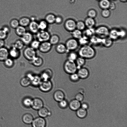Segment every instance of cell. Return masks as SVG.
<instances>
[{
  "mask_svg": "<svg viewBox=\"0 0 127 127\" xmlns=\"http://www.w3.org/2000/svg\"><path fill=\"white\" fill-rule=\"evenodd\" d=\"M44 103L40 98L35 97L32 99V101L31 107L34 110L38 111L43 107Z\"/></svg>",
  "mask_w": 127,
  "mask_h": 127,
  "instance_id": "cell-13",
  "label": "cell"
},
{
  "mask_svg": "<svg viewBox=\"0 0 127 127\" xmlns=\"http://www.w3.org/2000/svg\"><path fill=\"white\" fill-rule=\"evenodd\" d=\"M8 35L2 29H0V39L5 40L7 38Z\"/></svg>",
  "mask_w": 127,
  "mask_h": 127,
  "instance_id": "cell-53",
  "label": "cell"
},
{
  "mask_svg": "<svg viewBox=\"0 0 127 127\" xmlns=\"http://www.w3.org/2000/svg\"><path fill=\"white\" fill-rule=\"evenodd\" d=\"M110 2L109 0H101L99 1L98 5L102 10L109 9Z\"/></svg>",
  "mask_w": 127,
  "mask_h": 127,
  "instance_id": "cell-32",
  "label": "cell"
},
{
  "mask_svg": "<svg viewBox=\"0 0 127 127\" xmlns=\"http://www.w3.org/2000/svg\"><path fill=\"white\" fill-rule=\"evenodd\" d=\"M113 40L108 36L102 38L101 44L104 47L108 48L113 44Z\"/></svg>",
  "mask_w": 127,
  "mask_h": 127,
  "instance_id": "cell-28",
  "label": "cell"
},
{
  "mask_svg": "<svg viewBox=\"0 0 127 127\" xmlns=\"http://www.w3.org/2000/svg\"><path fill=\"white\" fill-rule=\"evenodd\" d=\"M38 87L41 91L47 92L52 90L53 84L50 80H42Z\"/></svg>",
  "mask_w": 127,
  "mask_h": 127,
  "instance_id": "cell-7",
  "label": "cell"
},
{
  "mask_svg": "<svg viewBox=\"0 0 127 127\" xmlns=\"http://www.w3.org/2000/svg\"><path fill=\"white\" fill-rule=\"evenodd\" d=\"M84 22L87 28H93L95 25L96 21L94 18L88 17Z\"/></svg>",
  "mask_w": 127,
  "mask_h": 127,
  "instance_id": "cell-23",
  "label": "cell"
},
{
  "mask_svg": "<svg viewBox=\"0 0 127 127\" xmlns=\"http://www.w3.org/2000/svg\"><path fill=\"white\" fill-rule=\"evenodd\" d=\"M78 40L79 45L82 46L88 45L90 42V38L84 35Z\"/></svg>",
  "mask_w": 127,
  "mask_h": 127,
  "instance_id": "cell-35",
  "label": "cell"
},
{
  "mask_svg": "<svg viewBox=\"0 0 127 127\" xmlns=\"http://www.w3.org/2000/svg\"><path fill=\"white\" fill-rule=\"evenodd\" d=\"M19 25L26 27L28 26L31 20L29 18L23 17L21 18L19 20Z\"/></svg>",
  "mask_w": 127,
  "mask_h": 127,
  "instance_id": "cell-27",
  "label": "cell"
},
{
  "mask_svg": "<svg viewBox=\"0 0 127 127\" xmlns=\"http://www.w3.org/2000/svg\"><path fill=\"white\" fill-rule=\"evenodd\" d=\"M121 1L123 2H126L127 1V0H120Z\"/></svg>",
  "mask_w": 127,
  "mask_h": 127,
  "instance_id": "cell-60",
  "label": "cell"
},
{
  "mask_svg": "<svg viewBox=\"0 0 127 127\" xmlns=\"http://www.w3.org/2000/svg\"><path fill=\"white\" fill-rule=\"evenodd\" d=\"M116 8L115 4L113 2H110L109 9L111 10H114Z\"/></svg>",
  "mask_w": 127,
  "mask_h": 127,
  "instance_id": "cell-57",
  "label": "cell"
},
{
  "mask_svg": "<svg viewBox=\"0 0 127 127\" xmlns=\"http://www.w3.org/2000/svg\"><path fill=\"white\" fill-rule=\"evenodd\" d=\"M56 16L53 14L49 13L46 16L45 20L48 24H53L55 23Z\"/></svg>",
  "mask_w": 127,
  "mask_h": 127,
  "instance_id": "cell-33",
  "label": "cell"
},
{
  "mask_svg": "<svg viewBox=\"0 0 127 127\" xmlns=\"http://www.w3.org/2000/svg\"><path fill=\"white\" fill-rule=\"evenodd\" d=\"M102 38L94 35L90 38V42L95 45L101 44Z\"/></svg>",
  "mask_w": 127,
  "mask_h": 127,
  "instance_id": "cell-30",
  "label": "cell"
},
{
  "mask_svg": "<svg viewBox=\"0 0 127 127\" xmlns=\"http://www.w3.org/2000/svg\"><path fill=\"white\" fill-rule=\"evenodd\" d=\"M13 45L15 48L20 50L22 49L25 45L20 39L16 40Z\"/></svg>",
  "mask_w": 127,
  "mask_h": 127,
  "instance_id": "cell-43",
  "label": "cell"
},
{
  "mask_svg": "<svg viewBox=\"0 0 127 127\" xmlns=\"http://www.w3.org/2000/svg\"><path fill=\"white\" fill-rule=\"evenodd\" d=\"M72 38L78 40L83 35L82 31L76 29L71 32Z\"/></svg>",
  "mask_w": 127,
  "mask_h": 127,
  "instance_id": "cell-34",
  "label": "cell"
},
{
  "mask_svg": "<svg viewBox=\"0 0 127 127\" xmlns=\"http://www.w3.org/2000/svg\"><path fill=\"white\" fill-rule=\"evenodd\" d=\"M4 64L7 67L10 68L12 67L14 65V62L13 59L8 57L4 61Z\"/></svg>",
  "mask_w": 127,
  "mask_h": 127,
  "instance_id": "cell-44",
  "label": "cell"
},
{
  "mask_svg": "<svg viewBox=\"0 0 127 127\" xmlns=\"http://www.w3.org/2000/svg\"><path fill=\"white\" fill-rule=\"evenodd\" d=\"M65 95L64 92L60 90L56 91L53 94L54 99L58 102L65 99Z\"/></svg>",
  "mask_w": 127,
  "mask_h": 127,
  "instance_id": "cell-19",
  "label": "cell"
},
{
  "mask_svg": "<svg viewBox=\"0 0 127 127\" xmlns=\"http://www.w3.org/2000/svg\"><path fill=\"white\" fill-rule=\"evenodd\" d=\"M84 30V35L90 38L95 34V29L94 28H87Z\"/></svg>",
  "mask_w": 127,
  "mask_h": 127,
  "instance_id": "cell-41",
  "label": "cell"
},
{
  "mask_svg": "<svg viewBox=\"0 0 127 127\" xmlns=\"http://www.w3.org/2000/svg\"><path fill=\"white\" fill-rule=\"evenodd\" d=\"M9 24L11 27L14 29L20 25L19 20L15 18L13 19L10 20Z\"/></svg>",
  "mask_w": 127,
  "mask_h": 127,
  "instance_id": "cell-47",
  "label": "cell"
},
{
  "mask_svg": "<svg viewBox=\"0 0 127 127\" xmlns=\"http://www.w3.org/2000/svg\"><path fill=\"white\" fill-rule=\"evenodd\" d=\"M76 111L77 115L80 118H84L87 115V112L86 110L81 108H80Z\"/></svg>",
  "mask_w": 127,
  "mask_h": 127,
  "instance_id": "cell-37",
  "label": "cell"
},
{
  "mask_svg": "<svg viewBox=\"0 0 127 127\" xmlns=\"http://www.w3.org/2000/svg\"><path fill=\"white\" fill-rule=\"evenodd\" d=\"M60 41L59 37L57 35L54 34L51 35L49 42L53 45H56L59 43Z\"/></svg>",
  "mask_w": 127,
  "mask_h": 127,
  "instance_id": "cell-29",
  "label": "cell"
},
{
  "mask_svg": "<svg viewBox=\"0 0 127 127\" xmlns=\"http://www.w3.org/2000/svg\"><path fill=\"white\" fill-rule=\"evenodd\" d=\"M30 32L32 34H36L40 30L38 23L36 21H32L28 26Z\"/></svg>",
  "mask_w": 127,
  "mask_h": 127,
  "instance_id": "cell-15",
  "label": "cell"
},
{
  "mask_svg": "<svg viewBox=\"0 0 127 127\" xmlns=\"http://www.w3.org/2000/svg\"><path fill=\"white\" fill-rule=\"evenodd\" d=\"M33 34L30 32H26L20 37V39L23 42L25 45H30L33 40Z\"/></svg>",
  "mask_w": 127,
  "mask_h": 127,
  "instance_id": "cell-11",
  "label": "cell"
},
{
  "mask_svg": "<svg viewBox=\"0 0 127 127\" xmlns=\"http://www.w3.org/2000/svg\"><path fill=\"white\" fill-rule=\"evenodd\" d=\"M32 101V99L30 97H27L23 99V103L24 105L26 107L30 108L31 107Z\"/></svg>",
  "mask_w": 127,
  "mask_h": 127,
  "instance_id": "cell-39",
  "label": "cell"
},
{
  "mask_svg": "<svg viewBox=\"0 0 127 127\" xmlns=\"http://www.w3.org/2000/svg\"><path fill=\"white\" fill-rule=\"evenodd\" d=\"M55 50L58 53L60 54H64L67 52L65 44L62 43H59L56 45Z\"/></svg>",
  "mask_w": 127,
  "mask_h": 127,
  "instance_id": "cell-25",
  "label": "cell"
},
{
  "mask_svg": "<svg viewBox=\"0 0 127 127\" xmlns=\"http://www.w3.org/2000/svg\"><path fill=\"white\" fill-rule=\"evenodd\" d=\"M78 55L74 51H69L67 56V60L75 61L78 57Z\"/></svg>",
  "mask_w": 127,
  "mask_h": 127,
  "instance_id": "cell-42",
  "label": "cell"
},
{
  "mask_svg": "<svg viewBox=\"0 0 127 127\" xmlns=\"http://www.w3.org/2000/svg\"><path fill=\"white\" fill-rule=\"evenodd\" d=\"M23 122L26 124H31L34 118L32 115L29 113H26L23 115L22 118Z\"/></svg>",
  "mask_w": 127,
  "mask_h": 127,
  "instance_id": "cell-24",
  "label": "cell"
},
{
  "mask_svg": "<svg viewBox=\"0 0 127 127\" xmlns=\"http://www.w3.org/2000/svg\"><path fill=\"white\" fill-rule=\"evenodd\" d=\"M63 21L62 17L60 16H56L55 23L57 25H60L63 22Z\"/></svg>",
  "mask_w": 127,
  "mask_h": 127,
  "instance_id": "cell-54",
  "label": "cell"
},
{
  "mask_svg": "<svg viewBox=\"0 0 127 127\" xmlns=\"http://www.w3.org/2000/svg\"><path fill=\"white\" fill-rule=\"evenodd\" d=\"M15 29L16 34L20 37L27 32L25 27L20 25L19 26Z\"/></svg>",
  "mask_w": 127,
  "mask_h": 127,
  "instance_id": "cell-31",
  "label": "cell"
},
{
  "mask_svg": "<svg viewBox=\"0 0 127 127\" xmlns=\"http://www.w3.org/2000/svg\"><path fill=\"white\" fill-rule=\"evenodd\" d=\"M96 0L97 1H100V0Z\"/></svg>",
  "mask_w": 127,
  "mask_h": 127,
  "instance_id": "cell-61",
  "label": "cell"
},
{
  "mask_svg": "<svg viewBox=\"0 0 127 127\" xmlns=\"http://www.w3.org/2000/svg\"><path fill=\"white\" fill-rule=\"evenodd\" d=\"M76 22L72 19H67L64 23V28L67 31L71 32L76 29Z\"/></svg>",
  "mask_w": 127,
  "mask_h": 127,
  "instance_id": "cell-9",
  "label": "cell"
},
{
  "mask_svg": "<svg viewBox=\"0 0 127 127\" xmlns=\"http://www.w3.org/2000/svg\"><path fill=\"white\" fill-rule=\"evenodd\" d=\"M119 38H124L126 36L127 32L125 29H121L119 30Z\"/></svg>",
  "mask_w": 127,
  "mask_h": 127,
  "instance_id": "cell-52",
  "label": "cell"
},
{
  "mask_svg": "<svg viewBox=\"0 0 127 127\" xmlns=\"http://www.w3.org/2000/svg\"><path fill=\"white\" fill-rule=\"evenodd\" d=\"M26 76L30 79L31 85L34 87H38L42 81L40 75H38L28 73Z\"/></svg>",
  "mask_w": 127,
  "mask_h": 127,
  "instance_id": "cell-8",
  "label": "cell"
},
{
  "mask_svg": "<svg viewBox=\"0 0 127 127\" xmlns=\"http://www.w3.org/2000/svg\"><path fill=\"white\" fill-rule=\"evenodd\" d=\"M20 83L21 85L24 87H27L31 85L30 79L26 76L23 77L21 79Z\"/></svg>",
  "mask_w": 127,
  "mask_h": 127,
  "instance_id": "cell-36",
  "label": "cell"
},
{
  "mask_svg": "<svg viewBox=\"0 0 127 127\" xmlns=\"http://www.w3.org/2000/svg\"><path fill=\"white\" fill-rule=\"evenodd\" d=\"M9 50L6 48L3 47L0 48V61H4L8 58Z\"/></svg>",
  "mask_w": 127,
  "mask_h": 127,
  "instance_id": "cell-22",
  "label": "cell"
},
{
  "mask_svg": "<svg viewBox=\"0 0 127 127\" xmlns=\"http://www.w3.org/2000/svg\"><path fill=\"white\" fill-rule=\"evenodd\" d=\"M67 52L74 51L77 48L79 45L78 40L73 38L67 39L65 44Z\"/></svg>",
  "mask_w": 127,
  "mask_h": 127,
  "instance_id": "cell-4",
  "label": "cell"
},
{
  "mask_svg": "<svg viewBox=\"0 0 127 127\" xmlns=\"http://www.w3.org/2000/svg\"><path fill=\"white\" fill-rule=\"evenodd\" d=\"M58 102L59 107L62 109H66L68 106V103L67 100L65 99Z\"/></svg>",
  "mask_w": 127,
  "mask_h": 127,
  "instance_id": "cell-48",
  "label": "cell"
},
{
  "mask_svg": "<svg viewBox=\"0 0 127 127\" xmlns=\"http://www.w3.org/2000/svg\"><path fill=\"white\" fill-rule=\"evenodd\" d=\"M40 43L36 39H33L30 44V46L35 50L38 49Z\"/></svg>",
  "mask_w": 127,
  "mask_h": 127,
  "instance_id": "cell-46",
  "label": "cell"
},
{
  "mask_svg": "<svg viewBox=\"0 0 127 127\" xmlns=\"http://www.w3.org/2000/svg\"><path fill=\"white\" fill-rule=\"evenodd\" d=\"M69 78L71 81L73 82L78 81L80 78L77 73L76 72L70 74Z\"/></svg>",
  "mask_w": 127,
  "mask_h": 127,
  "instance_id": "cell-51",
  "label": "cell"
},
{
  "mask_svg": "<svg viewBox=\"0 0 127 127\" xmlns=\"http://www.w3.org/2000/svg\"><path fill=\"white\" fill-rule=\"evenodd\" d=\"M31 62L33 65L36 67L41 66L43 62L41 57L37 56Z\"/></svg>",
  "mask_w": 127,
  "mask_h": 127,
  "instance_id": "cell-26",
  "label": "cell"
},
{
  "mask_svg": "<svg viewBox=\"0 0 127 127\" xmlns=\"http://www.w3.org/2000/svg\"><path fill=\"white\" fill-rule=\"evenodd\" d=\"M38 114L39 117L45 118L51 115V112L47 108L44 106L38 110Z\"/></svg>",
  "mask_w": 127,
  "mask_h": 127,
  "instance_id": "cell-18",
  "label": "cell"
},
{
  "mask_svg": "<svg viewBox=\"0 0 127 127\" xmlns=\"http://www.w3.org/2000/svg\"><path fill=\"white\" fill-rule=\"evenodd\" d=\"M38 24L40 30H46L49 24L45 19L40 20Z\"/></svg>",
  "mask_w": 127,
  "mask_h": 127,
  "instance_id": "cell-40",
  "label": "cell"
},
{
  "mask_svg": "<svg viewBox=\"0 0 127 127\" xmlns=\"http://www.w3.org/2000/svg\"><path fill=\"white\" fill-rule=\"evenodd\" d=\"M81 106L82 108L86 110L89 107L88 104L86 103H82L81 105Z\"/></svg>",
  "mask_w": 127,
  "mask_h": 127,
  "instance_id": "cell-58",
  "label": "cell"
},
{
  "mask_svg": "<svg viewBox=\"0 0 127 127\" xmlns=\"http://www.w3.org/2000/svg\"><path fill=\"white\" fill-rule=\"evenodd\" d=\"M53 75L52 70L49 68H47L41 73L40 76L42 80H50Z\"/></svg>",
  "mask_w": 127,
  "mask_h": 127,
  "instance_id": "cell-14",
  "label": "cell"
},
{
  "mask_svg": "<svg viewBox=\"0 0 127 127\" xmlns=\"http://www.w3.org/2000/svg\"><path fill=\"white\" fill-rule=\"evenodd\" d=\"M1 29L8 34L10 32V29L9 27L7 25L3 26Z\"/></svg>",
  "mask_w": 127,
  "mask_h": 127,
  "instance_id": "cell-56",
  "label": "cell"
},
{
  "mask_svg": "<svg viewBox=\"0 0 127 127\" xmlns=\"http://www.w3.org/2000/svg\"><path fill=\"white\" fill-rule=\"evenodd\" d=\"M85 59L80 56L78 57L75 60V63L78 69L81 67L85 64Z\"/></svg>",
  "mask_w": 127,
  "mask_h": 127,
  "instance_id": "cell-38",
  "label": "cell"
},
{
  "mask_svg": "<svg viewBox=\"0 0 127 127\" xmlns=\"http://www.w3.org/2000/svg\"><path fill=\"white\" fill-rule=\"evenodd\" d=\"M46 124L44 118L39 116L34 119L31 124L32 127H45Z\"/></svg>",
  "mask_w": 127,
  "mask_h": 127,
  "instance_id": "cell-10",
  "label": "cell"
},
{
  "mask_svg": "<svg viewBox=\"0 0 127 127\" xmlns=\"http://www.w3.org/2000/svg\"><path fill=\"white\" fill-rule=\"evenodd\" d=\"M63 68L66 73L69 74L76 72L78 70L75 62L68 60L64 62Z\"/></svg>",
  "mask_w": 127,
  "mask_h": 127,
  "instance_id": "cell-2",
  "label": "cell"
},
{
  "mask_svg": "<svg viewBox=\"0 0 127 127\" xmlns=\"http://www.w3.org/2000/svg\"><path fill=\"white\" fill-rule=\"evenodd\" d=\"M97 14L96 11L94 9L89 10L87 12L88 17L94 19L96 17Z\"/></svg>",
  "mask_w": 127,
  "mask_h": 127,
  "instance_id": "cell-49",
  "label": "cell"
},
{
  "mask_svg": "<svg viewBox=\"0 0 127 127\" xmlns=\"http://www.w3.org/2000/svg\"><path fill=\"white\" fill-rule=\"evenodd\" d=\"M9 56L12 59H17L20 55V50L15 48L12 45L9 50Z\"/></svg>",
  "mask_w": 127,
  "mask_h": 127,
  "instance_id": "cell-16",
  "label": "cell"
},
{
  "mask_svg": "<svg viewBox=\"0 0 127 127\" xmlns=\"http://www.w3.org/2000/svg\"><path fill=\"white\" fill-rule=\"evenodd\" d=\"M5 44L4 40L0 39V48L4 47Z\"/></svg>",
  "mask_w": 127,
  "mask_h": 127,
  "instance_id": "cell-59",
  "label": "cell"
},
{
  "mask_svg": "<svg viewBox=\"0 0 127 127\" xmlns=\"http://www.w3.org/2000/svg\"><path fill=\"white\" fill-rule=\"evenodd\" d=\"M36 35V39L40 42L48 41L51 35L46 30H39Z\"/></svg>",
  "mask_w": 127,
  "mask_h": 127,
  "instance_id": "cell-5",
  "label": "cell"
},
{
  "mask_svg": "<svg viewBox=\"0 0 127 127\" xmlns=\"http://www.w3.org/2000/svg\"><path fill=\"white\" fill-rule=\"evenodd\" d=\"M111 12L109 9H102L101 12V16L104 18H107L111 15Z\"/></svg>",
  "mask_w": 127,
  "mask_h": 127,
  "instance_id": "cell-50",
  "label": "cell"
},
{
  "mask_svg": "<svg viewBox=\"0 0 127 127\" xmlns=\"http://www.w3.org/2000/svg\"><path fill=\"white\" fill-rule=\"evenodd\" d=\"M81 105L80 102L75 99L70 101L68 103V106L72 110L76 111L80 108Z\"/></svg>",
  "mask_w": 127,
  "mask_h": 127,
  "instance_id": "cell-20",
  "label": "cell"
},
{
  "mask_svg": "<svg viewBox=\"0 0 127 127\" xmlns=\"http://www.w3.org/2000/svg\"><path fill=\"white\" fill-rule=\"evenodd\" d=\"M77 73L80 78L84 79L87 78L89 75V72L88 70L86 68L81 67L78 69Z\"/></svg>",
  "mask_w": 127,
  "mask_h": 127,
  "instance_id": "cell-17",
  "label": "cell"
},
{
  "mask_svg": "<svg viewBox=\"0 0 127 127\" xmlns=\"http://www.w3.org/2000/svg\"><path fill=\"white\" fill-rule=\"evenodd\" d=\"M109 30L107 27L101 26L95 29V34L97 36L103 38L108 36Z\"/></svg>",
  "mask_w": 127,
  "mask_h": 127,
  "instance_id": "cell-3",
  "label": "cell"
},
{
  "mask_svg": "<svg viewBox=\"0 0 127 127\" xmlns=\"http://www.w3.org/2000/svg\"><path fill=\"white\" fill-rule=\"evenodd\" d=\"M95 54L94 48L88 44L82 46L79 49L78 53L79 56L85 59L92 58L95 56Z\"/></svg>",
  "mask_w": 127,
  "mask_h": 127,
  "instance_id": "cell-1",
  "label": "cell"
},
{
  "mask_svg": "<svg viewBox=\"0 0 127 127\" xmlns=\"http://www.w3.org/2000/svg\"><path fill=\"white\" fill-rule=\"evenodd\" d=\"M86 26L84 22L79 21L76 22V29L81 31L84 30Z\"/></svg>",
  "mask_w": 127,
  "mask_h": 127,
  "instance_id": "cell-45",
  "label": "cell"
},
{
  "mask_svg": "<svg viewBox=\"0 0 127 127\" xmlns=\"http://www.w3.org/2000/svg\"><path fill=\"white\" fill-rule=\"evenodd\" d=\"M75 99L80 102L82 101L84 99L83 95L81 93H77L75 95Z\"/></svg>",
  "mask_w": 127,
  "mask_h": 127,
  "instance_id": "cell-55",
  "label": "cell"
},
{
  "mask_svg": "<svg viewBox=\"0 0 127 127\" xmlns=\"http://www.w3.org/2000/svg\"><path fill=\"white\" fill-rule=\"evenodd\" d=\"M23 54L25 58L30 61L36 56L35 50L30 46L26 47L24 49Z\"/></svg>",
  "mask_w": 127,
  "mask_h": 127,
  "instance_id": "cell-6",
  "label": "cell"
},
{
  "mask_svg": "<svg viewBox=\"0 0 127 127\" xmlns=\"http://www.w3.org/2000/svg\"><path fill=\"white\" fill-rule=\"evenodd\" d=\"M52 46L49 41L41 42L38 49L42 53H47L51 50Z\"/></svg>",
  "mask_w": 127,
  "mask_h": 127,
  "instance_id": "cell-12",
  "label": "cell"
},
{
  "mask_svg": "<svg viewBox=\"0 0 127 127\" xmlns=\"http://www.w3.org/2000/svg\"><path fill=\"white\" fill-rule=\"evenodd\" d=\"M108 36L113 41L119 38V30L116 28H113L110 30Z\"/></svg>",
  "mask_w": 127,
  "mask_h": 127,
  "instance_id": "cell-21",
  "label": "cell"
}]
</instances>
